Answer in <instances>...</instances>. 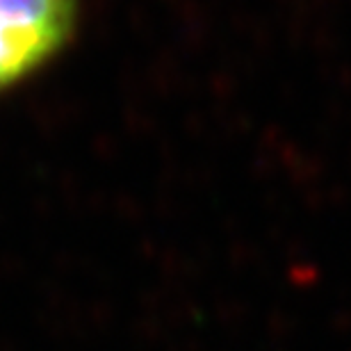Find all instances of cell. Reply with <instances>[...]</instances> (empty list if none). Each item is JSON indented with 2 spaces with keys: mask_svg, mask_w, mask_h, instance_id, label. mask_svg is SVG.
<instances>
[{
  "mask_svg": "<svg viewBox=\"0 0 351 351\" xmlns=\"http://www.w3.org/2000/svg\"><path fill=\"white\" fill-rule=\"evenodd\" d=\"M71 23L73 0H0V89L51 58Z\"/></svg>",
  "mask_w": 351,
  "mask_h": 351,
  "instance_id": "cell-1",
  "label": "cell"
}]
</instances>
